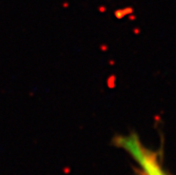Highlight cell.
<instances>
[{
  "label": "cell",
  "instance_id": "obj_1",
  "mask_svg": "<svg viewBox=\"0 0 176 175\" xmlns=\"http://www.w3.org/2000/svg\"><path fill=\"white\" fill-rule=\"evenodd\" d=\"M121 146L125 147L132 156L138 161L142 168V171L146 175H167L166 172L161 169L158 161L150 152L147 151L141 143L135 137H127L120 140Z\"/></svg>",
  "mask_w": 176,
  "mask_h": 175
}]
</instances>
